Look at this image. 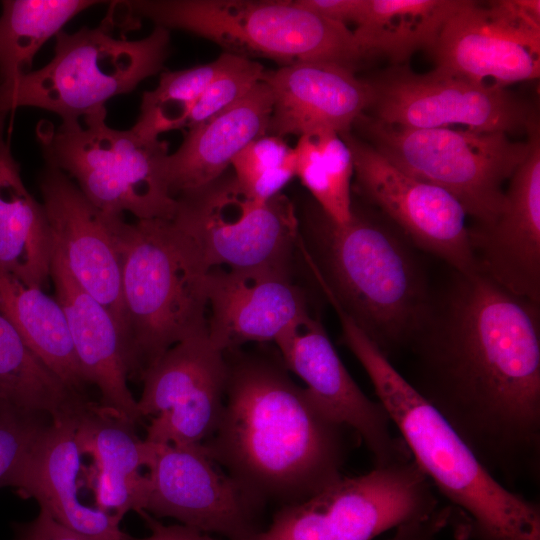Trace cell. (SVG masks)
I'll list each match as a JSON object with an SVG mask.
<instances>
[{"label":"cell","mask_w":540,"mask_h":540,"mask_svg":"<svg viewBox=\"0 0 540 540\" xmlns=\"http://www.w3.org/2000/svg\"><path fill=\"white\" fill-rule=\"evenodd\" d=\"M409 348L417 369L409 383L488 471L508 482L535 479L540 466L539 304L513 295L479 271L457 273L440 312L431 310Z\"/></svg>","instance_id":"cell-1"},{"label":"cell","mask_w":540,"mask_h":540,"mask_svg":"<svg viewBox=\"0 0 540 540\" xmlns=\"http://www.w3.org/2000/svg\"><path fill=\"white\" fill-rule=\"evenodd\" d=\"M223 411L207 455L246 490L281 506L303 501L342 477L343 430L287 373L282 360L224 352Z\"/></svg>","instance_id":"cell-2"},{"label":"cell","mask_w":540,"mask_h":540,"mask_svg":"<svg viewBox=\"0 0 540 540\" xmlns=\"http://www.w3.org/2000/svg\"><path fill=\"white\" fill-rule=\"evenodd\" d=\"M299 216L297 253L331 306L348 315L389 359L432 310L412 243L390 222L353 204L345 223L314 202Z\"/></svg>","instance_id":"cell-3"},{"label":"cell","mask_w":540,"mask_h":540,"mask_svg":"<svg viewBox=\"0 0 540 540\" xmlns=\"http://www.w3.org/2000/svg\"><path fill=\"white\" fill-rule=\"evenodd\" d=\"M342 339L366 371L412 459L452 511L461 540H540L537 504L505 486L366 333L336 310Z\"/></svg>","instance_id":"cell-4"},{"label":"cell","mask_w":540,"mask_h":540,"mask_svg":"<svg viewBox=\"0 0 540 540\" xmlns=\"http://www.w3.org/2000/svg\"><path fill=\"white\" fill-rule=\"evenodd\" d=\"M124 347L129 377L143 373L167 350L208 333L205 266L173 220L117 222Z\"/></svg>","instance_id":"cell-5"},{"label":"cell","mask_w":540,"mask_h":540,"mask_svg":"<svg viewBox=\"0 0 540 540\" xmlns=\"http://www.w3.org/2000/svg\"><path fill=\"white\" fill-rule=\"evenodd\" d=\"M134 27L146 18L215 42L226 52L284 65L329 62L353 71L364 61L353 31L288 0L118 1Z\"/></svg>","instance_id":"cell-6"},{"label":"cell","mask_w":540,"mask_h":540,"mask_svg":"<svg viewBox=\"0 0 540 540\" xmlns=\"http://www.w3.org/2000/svg\"><path fill=\"white\" fill-rule=\"evenodd\" d=\"M115 30L105 16L97 27L59 32L45 66L0 84V114L35 107L55 113L61 124H76L163 68L170 50L168 29L156 26L139 40L117 38Z\"/></svg>","instance_id":"cell-7"},{"label":"cell","mask_w":540,"mask_h":540,"mask_svg":"<svg viewBox=\"0 0 540 540\" xmlns=\"http://www.w3.org/2000/svg\"><path fill=\"white\" fill-rule=\"evenodd\" d=\"M106 115L104 107L72 125L40 121L36 137L47 166L74 179L84 196L106 213L173 220L177 200L166 177L168 142L111 128Z\"/></svg>","instance_id":"cell-8"},{"label":"cell","mask_w":540,"mask_h":540,"mask_svg":"<svg viewBox=\"0 0 540 540\" xmlns=\"http://www.w3.org/2000/svg\"><path fill=\"white\" fill-rule=\"evenodd\" d=\"M353 126L395 167L454 196L478 224L501 213L503 185L529 149L528 139L512 140L502 132L407 128L381 123L366 113Z\"/></svg>","instance_id":"cell-9"},{"label":"cell","mask_w":540,"mask_h":540,"mask_svg":"<svg viewBox=\"0 0 540 540\" xmlns=\"http://www.w3.org/2000/svg\"><path fill=\"white\" fill-rule=\"evenodd\" d=\"M414 460L342 476L313 496L283 505L251 540H373L440 506Z\"/></svg>","instance_id":"cell-10"},{"label":"cell","mask_w":540,"mask_h":540,"mask_svg":"<svg viewBox=\"0 0 540 540\" xmlns=\"http://www.w3.org/2000/svg\"><path fill=\"white\" fill-rule=\"evenodd\" d=\"M173 222L193 242L208 269H293L299 216L283 193L259 200L233 174L176 198Z\"/></svg>","instance_id":"cell-11"},{"label":"cell","mask_w":540,"mask_h":540,"mask_svg":"<svg viewBox=\"0 0 540 540\" xmlns=\"http://www.w3.org/2000/svg\"><path fill=\"white\" fill-rule=\"evenodd\" d=\"M366 81L371 89L367 115L387 125L417 129L462 126L527 136L539 128L535 108L507 88L433 71L418 74L400 66Z\"/></svg>","instance_id":"cell-12"},{"label":"cell","mask_w":540,"mask_h":540,"mask_svg":"<svg viewBox=\"0 0 540 540\" xmlns=\"http://www.w3.org/2000/svg\"><path fill=\"white\" fill-rule=\"evenodd\" d=\"M433 72L507 88L540 75L539 0H461L428 50Z\"/></svg>","instance_id":"cell-13"},{"label":"cell","mask_w":540,"mask_h":540,"mask_svg":"<svg viewBox=\"0 0 540 540\" xmlns=\"http://www.w3.org/2000/svg\"><path fill=\"white\" fill-rule=\"evenodd\" d=\"M146 442L144 512L227 540H251L262 530L263 502L211 459L202 445Z\"/></svg>","instance_id":"cell-14"},{"label":"cell","mask_w":540,"mask_h":540,"mask_svg":"<svg viewBox=\"0 0 540 540\" xmlns=\"http://www.w3.org/2000/svg\"><path fill=\"white\" fill-rule=\"evenodd\" d=\"M354 164L355 188L412 243L448 263L457 273L478 272L467 213L450 193L391 164L366 141L340 135Z\"/></svg>","instance_id":"cell-15"},{"label":"cell","mask_w":540,"mask_h":540,"mask_svg":"<svg viewBox=\"0 0 540 540\" xmlns=\"http://www.w3.org/2000/svg\"><path fill=\"white\" fill-rule=\"evenodd\" d=\"M228 364L208 333L177 343L141 376L138 403L150 417L145 440L194 446L215 432L225 400Z\"/></svg>","instance_id":"cell-16"},{"label":"cell","mask_w":540,"mask_h":540,"mask_svg":"<svg viewBox=\"0 0 540 540\" xmlns=\"http://www.w3.org/2000/svg\"><path fill=\"white\" fill-rule=\"evenodd\" d=\"M274 343L285 367L306 384L311 400L330 419L359 435L375 466L411 458L404 441L392 435L386 409L354 381L318 316L307 313Z\"/></svg>","instance_id":"cell-17"},{"label":"cell","mask_w":540,"mask_h":540,"mask_svg":"<svg viewBox=\"0 0 540 540\" xmlns=\"http://www.w3.org/2000/svg\"><path fill=\"white\" fill-rule=\"evenodd\" d=\"M39 188L52 238V254L61 259L78 285L111 314L124 344L117 232L121 215L97 208L71 178L47 165L39 176Z\"/></svg>","instance_id":"cell-18"},{"label":"cell","mask_w":540,"mask_h":540,"mask_svg":"<svg viewBox=\"0 0 540 540\" xmlns=\"http://www.w3.org/2000/svg\"><path fill=\"white\" fill-rule=\"evenodd\" d=\"M509 179L505 206L491 222L469 228L478 271L515 296L540 302V133Z\"/></svg>","instance_id":"cell-19"},{"label":"cell","mask_w":540,"mask_h":540,"mask_svg":"<svg viewBox=\"0 0 540 540\" xmlns=\"http://www.w3.org/2000/svg\"><path fill=\"white\" fill-rule=\"evenodd\" d=\"M208 337L223 352L275 340L309 313L289 268L214 267L206 276Z\"/></svg>","instance_id":"cell-20"},{"label":"cell","mask_w":540,"mask_h":540,"mask_svg":"<svg viewBox=\"0 0 540 540\" xmlns=\"http://www.w3.org/2000/svg\"><path fill=\"white\" fill-rule=\"evenodd\" d=\"M79 415L51 420L10 487L23 498L35 499L57 522L91 540H130L121 530L120 520L81 499Z\"/></svg>","instance_id":"cell-21"},{"label":"cell","mask_w":540,"mask_h":540,"mask_svg":"<svg viewBox=\"0 0 540 540\" xmlns=\"http://www.w3.org/2000/svg\"><path fill=\"white\" fill-rule=\"evenodd\" d=\"M262 80L273 99L267 134L282 138L320 129L348 133L371 101L365 79L329 62H299L265 70Z\"/></svg>","instance_id":"cell-22"},{"label":"cell","mask_w":540,"mask_h":540,"mask_svg":"<svg viewBox=\"0 0 540 540\" xmlns=\"http://www.w3.org/2000/svg\"><path fill=\"white\" fill-rule=\"evenodd\" d=\"M50 278L85 383L99 389L101 407L135 425L142 417L127 384V358L115 320L103 305L78 285L55 254H52Z\"/></svg>","instance_id":"cell-23"},{"label":"cell","mask_w":540,"mask_h":540,"mask_svg":"<svg viewBox=\"0 0 540 540\" xmlns=\"http://www.w3.org/2000/svg\"><path fill=\"white\" fill-rule=\"evenodd\" d=\"M133 424L90 402L77 419L76 437L82 455L91 458L86 471L94 506L122 521L129 511H143L147 476L141 473L147 442Z\"/></svg>","instance_id":"cell-24"},{"label":"cell","mask_w":540,"mask_h":540,"mask_svg":"<svg viewBox=\"0 0 540 540\" xmlns=\"http://www.w3.org/2000/svg\"><path fill=\"white\" fill-rule=\"evenodd\" d=\"M272 107L270 88L261 80L233 107L186 129L183 142L167 158L166 177L171 195L176 199L226 173L249 143L267 134Z\"/></svg>","instance_id":"cell-25"},{"label":"cell","mask_w":540,"mask_h":540,"mask_svg":"<svg viewBox=\"0 0 540 540\" xmlns=\"http://www.w3.org/2000/svg\"><path fill=\"white\" fill-rule=\"evenodd\" d=\"M0 114V270L29 287L50 278L52 238L42 203L24 185Z\"/></svg>","instance_id":"cell-26"},{"label":"cell","mask_w":540,"mask_h":540,"mask_svg":"<svg viewBox=\"0 0 540 540\" xmlns=\"http://www.w3.org/2000/svg\"><path fill=\"white\" fill-rule=\"evenodd\" d=\"M461 0H367L354 37L368 60L385 57L400 66L429 50Z\"/></svg>","instance_id":"cell-27"},{"label":"cell","mask_w":540,"mask_h":540,"mask_svg":"<svg viewBox=\"0 0 540 540\" xmlns=\"http://www.w3.org/2000/svg\"><path fill=\"white\" fill-rule=\"evenodd\" d=\"M0 313L51 371L83 393L86 383L64 312L55 298L0 270Z\"/></svg>","instance_id":"cell-28"},{"label":"cell","mask_w":540,"mask_h":540,"mask_svg":"<svg viewBox=\"0 0 540 540\" xmlns=\"http://www.w3.org/2000/svg\"><path fill=\"white\" fill-rule=\"evenodd\" d=\"M0 400L53 420L77 416L90 403L40 360L1 313Z\"/></svg>","instance_id":"cell-29"},{"label":"cell","mask_w":540,"mask_h":540,"mask_svg":"<svg viewBox=\"0 0 540 540\" xmlns=\"http://www.w3.org/2000/svg\"><path fill=\"white\" fill-rule=\"evenodd\" d=\"M91 0H5L0 15V84L32 71L35 55Z\"/></svg>","instance_id":"cell-30"},{"label":"cell","mask_w":540,"mask_h":540,"mask_svg":"<svg viewBox=\"0 0 540 540\" xmlns=\"http://www.w3.org/2000/svg\"><path fill=\"white\" fill-rule=\"evenodd\" d=\"M296 176L313 201L337 223L351 217L352 153L340 134L320 129L299 137L294 147Z\"/></svg>","instance_id":"cell-31"},{"label":"cell","mask_w":540,"mask_h":540,"mask_svg":"<svg viewBox=\"0 0 540 540\" xmlns=\"http://www.w3.org/2000/svg\"><path fill=\"white\" fill-rule=\"evenodd\" d=\"M224 60L225 53H222L207 64L163 72L158 85L143 93L140 113L131 129L149 139H157L171 130L185 129L191 111Z\"/></svg>","instance_id":"cell-32"},{"label":"cell","mask_w":540,"mask_h":540,"mask_svg":"<svg viewBox=\"0 0 540 540\" xmlns=\"http://www.w3.org/2000/svg\"><path fill=\"white\" fill-rule=\"evenodd\" d=\"M239 184L259 200H269L296 176L294 147L266 134L249 143L232 161Z\"/></svg>","instance_id":"cell-33"},{"label":"cell","mask_w":540,"mask_h":540,"mask_svg":"<svg viewBox=\"0 0 540 540\" xmlns=\"http://www.w3.org/2000/svg\"><path fill=\"white\" fill-rule=\"evenodd\" d=\"M191 111L185 129L198 126L239 103L258 84L265 68L258 61L229 52Z\"/></svg>","instance_id":"cell-34"},{"label":"cell","mask_w":540,"mask_h":540,"mask_svg":"<svg viewBox=\"0 0 540 540\" xmlns=\"http://www.w3.org/2000/svg\"><path fill=\"white\" fill-rule=\"evenodd\" d=\"M52 418L0 400V488L10 484Z\"/></svg>","instance_id":"cell-35"},{"label":"cell","mask_w":540,"mask_h":540,"mask_svg":"<svg viewBox=\"0 0 540 540\" xmlns=\"http://www.w3.org/2000/svg\"><path fill=\"white\" fill-rule=\"evenodd\" d=\"M13 529V540H91L63 526L43 509L33 520L15 523Z\"/></svg>","instance_id":"cell-36"},{"label":"cell","mask_w":540,"mask_h":540,"mask_svg":"<svg viewBox=\"0 0 540 540\" xmlns=\"http://www.w3.org/2000/svg\"><path fill=\"white\" fill-rule=\"evenodd\" d=\"M451 522V509L447 505L441 506L424 518L398 526L394 535L387 540H437L440 532Z\"/></svg>","instance_id":"cell-37"},{"label":"cell","mask_w":540,"mask_h":540,"mask_svg":"<svg viewBox=\"0 0 540 540\" xmlns=\"http://www.w3.org/2000/svg\"><path fill=\"white\" fill-rule=\"evenodd\" d=\"M298 6L331 21L348 26L361 19L367 0H296Z\"/></svg>","instance_id":"cell-38"},{"label":"cell","mask_w":540,"mask_h":540,"mask_svg":"<svg viewBox=\"0 0 540 540\" xmlns=\"http://www.w3.org/2000/svg\"><path fill=\"white\" fill-rule=\"evenodd\" d=\"M145 521L150 533L146 537L134 538L130 540H220L211 534L182 525H166L154 518L147 512L138 513Z\"/></svg>","instance_id":"cell-39"}]
</instances>
